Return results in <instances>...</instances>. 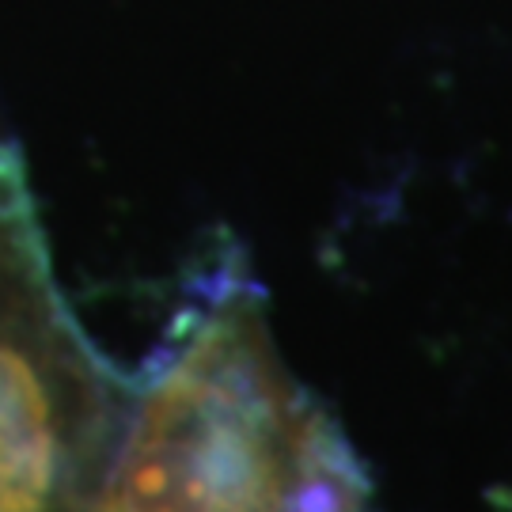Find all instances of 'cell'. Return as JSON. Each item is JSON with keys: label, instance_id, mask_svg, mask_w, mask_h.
Here are the masks:
<instances>
[{"label": "cell", "instance_id": "1", "mask_svg": "<svg viewBox=\"0 0 512 512\" xmlns=\"http://www.w3.org/2000/svg\"><path fill=\"white\" fill-rule=\"evenodd\" d=\"M368 478L277 353L255 281L198 289L129 399L84 512H357Z\"/></svg>", "mask_w": 512, "mask_h": 512}, {"label": "cell", "instance_id": "2", "mask_svg": "<svg viewBox=\"0 0 512 512\" xmlns=\"http://www.w3.org/2000/svg\"><path fill=\"white\" fill-rule=\"evenodd\" d=\"M357 512H372V509H368V505H365V509H357Z\"/></svg>", "mask_w": 512, "mask_h": 512}]
</instances>
